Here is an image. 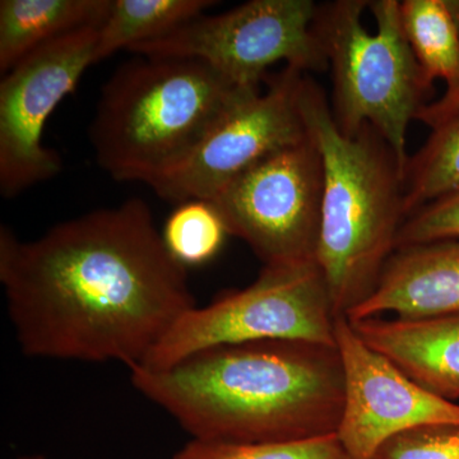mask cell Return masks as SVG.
<instances>
[{
    "label": "cell",
    "mask_w": 459,
    "mask_h": 459,
    "mask_svg": "<svg viewBox=\"0 0 459 459\" xmlns=\"http://www.w3.org/2000/svg\"><path fill=\"white\" fill-rule=\"evenodd\" d=\"M377 459H459V425L411 429L391 437Z\"/></svg>",
    "instance_id": "44dd1931"
},
{
    "label": "cell",
    "mask_w": 459,
    "mask_h": 459,
    "mask_svg": "<svg viewBox=\"0 0 459 459\" xmlns=\"http://www.w3.org/2000/svg\"><path fill=\"white\" fill-rule=\"evenodd\" d=\"M101 26L86 27L51 41L3 74L0 193L5 199L53 179L62 170V159L44 146L42 133L57 105L95 65Z\"/></svg>",
    "instance_id": "9c48e42d"
},
{
    "label": "cell",
    "mask_w": 459,
    "mask_h": 459,
    "mask_svg": "<svg viewBox=\"0 0 459 459\" xmlns=\"http://www.w3.org/2000/svg\"><path fill=\"white\" fill-rule=\"evenodd\" d=\"M132 385L192 439L258 444L336 434L344 376L337 346L301 340L220 344L164 370L134 368Z\"/></svg>",
    "instance_id": "7a4b0ae2"
},
{
    "label": "cell",
    "mask_w": 459,
    "mask_h": 459,
    "mask_svg": "<svg viewBox=\"0 0 459 459\" xmlns=\"http://www.w3.org/2000/svg\"><path fill=\"white\" fill-rule=\"evenodd\" d=\"M342 360L344 402L337 437L350 459H377L395 435L429 425L458 424L459 404L416 385L358 336L346 316L334 325Z\"/></svg>",
    "instance_id": "8fae6325"
},
{
    "label": "cell",
    "mask_w": 459,
    "mask_h": 459,
    "mask_svg": "<svg viewBox=\"0 0 459 459\" xmlns=\"http://www.w3.org/2000/svg\"><path fill=\"white\" fill-rule=\"evenodd\" d=\"M195 59L138 56L111 74L90 126L96 161L114 180L155 183L183 164L247 96Z\"/></svg>",
    "instance_id": "277c9868"
},
{
    "label": "cell",
    "mask_w": 459,
    "mask_h": 459,
    "mask_svg": "<svg viewBox=\"0 0 459 459\" xmlns=\"http://www.w3.org/2000/svg\"><path fill=\"white\" fill-rule=\"evenodd\" d=\"M459 189V113L433 128L430 137L404 169L406 219L437 199Z\"/></svg>",
    "instance_id": "e0dca14e"
},
{
    "label": "cell",
    "mask_w": 459,
    "mask_h": 459,
    "mask_svg": "<svg viewBox=\"0 0 459 459\" xmlns=\"http://www.w3.org/2000/svg\"><path fill=\"white\" fill-rule=\"evenodd\" d=\"M404 35L430 82L443 80V98L422 108L418 120L431 129L459 113V23L451 0H402Z\"/></svg>",
    "instance_id": "5bb4252c"
},
{
    "label": "cell",
    "mask_w": 459,
    "mask_h": 459,
    "mask_svg": "<svg viewBox=\"0 0 459 459\" xmlns=\"http://www.w3.org/2000/svg\"><path fill=\"white\" fill-rule=\"evenodd\" d=\"M20 459H45L42 455H27V457H22Z\"/></svg>",
    "instance_id": "603a6c76"
},
{
    "label": "cell",
    "mask_w": 459,
    "mask_h": 459,
    "mask_svg": "<svg viewBox=\"0 0 459 459\" xmlns=\"http://www.w3.org/2000/svg\"><path fill=\"white\" fill-rule=\"evenodd\" d=\"M331 295L316 261L263 267L258 279L186 313L141 365L164 370L192 353L261 340H301L336 346Z\"/></svg>",
    "instance_id": "8992f818"
},
{
    "label": "cell",
    "mask_w": 459,
    "mask_h": 459,
    "mask_svg": "<svg viewBox=\"0 0 459 459\" xmlns=\"http://www.w3.org/2000/svg\"><path fill=\"white\" fill-rule=\"evenodd\" d=\"M328 71L331 111L346 135L365 126L394 151L406 169L407 131L430 104L434 83L413 56L398 0H333L320 3L313 22Z\"/></svg>",
    "instance_id": "5b68a950"
},
{
    "label": "cell",
    "mask_w": 459,
    "mask_h": 459,
    "mask_svg": "<svg viewBox=\"0 0 459 459\" xmlns=\"http://www.w3.org/2000/svg\"><path fill=\"white\" fill-rule=\"evenodd\" d=\"M451 4L459 23V0H451Z\"/></svg>",
    "instance_id": "7402d4cb"
},
{
    "label": "cell",
    "mask_w": 459,
    "mask_h": 459,
    "mask_svg": "<svg viewBox=\"0 0 459 459\" xmlns=\"http://www.w3.org/2000/svg\"><path fill=\"white\" fill-rule=\"evenodd\" d=\"M322 199V156L307 134L252 166L208 202L228 234L246 241L263 267H280L316 261Z\"/></svg>",
    "instance_id": "ba28073f"
},
{
    "label": "cell",
    "mask_w": 459,
    "mask_h": 459,
    "mask_svg": "<svg viewBox=\"0 0 459 459\" xmlns=\"http://www.w3.org/2000/svg\"><path fill=\"white\" fill-rule=\"evenodd\" d=\"M368 346L435 395L459 400V313L429 318L350 320Z\"/></svg>",
    "instance_id": "4fadbf2b"
},
{
    "label": "cell",
    "mask_w": 459,
    "mask_h": 459,
    "mask_svg": "<svg viewBox=\"0 0 459 459\" xmlns=\"http://www.w3.org/2000/svg\"><path fill=\"white\" fill-rule=\"evenodd\" d=\"M226 235L221 216L208 201L181 204L162 231L169 252L186 268L211 261L221 249Z\"/></svg>",
    "instance_id": "ac0fdd59"
},
{
    "label": "cell",
    "mask_w": 459,
    "mask_h": 459,
    "mask_svg": "<svg viewBox=\"0 0 459 459\" xmlns=\"http://www.w3.org/2000/svg\"><path fill=\"white\" fill-rule=\"evenodd\" d=\"M214 4L212 0H111L107 21L100 27L95 62L162 38L204 16Z\"/></svg>",
    "instance_id": "2e32d148"
},
{
    "label": "cell",
    "mask_w": 459,
    "mask_h": 459,
    "mask_svg": "<svg viewBox=\"0 0 459 459\" xmlns=\"http://www.w3.org/2000/svg\"><path fill=\"white\" fill-rule=\"evenodd\" d=\"M110 7L111 0H2V75L51 41L86 27L104 25Z\"/></svg>",
    "instance_id": "9a60e30c"
},
{
    "label": "cell",
    "mask_w": 459,
    "mask_h": 459,
    "mask_svg": "<svg viewBox=\"0 0 459 459\" xmlns=\"http://www.w3.org/2000/svg\"><path fill=\"white\" fill-rule=\"evenodd\" d=\"M443 240H459V189L410 214L402 223L395 249Z\"/></svg>",
    "instance_id": "ffe728a7"
},
{
    "label": "cell",
    "mask_w": 459,
    "mask_h": 459,
    "mask_svg": "<svg viewBox=\"0 0 459 459\" xmlns=\"http://www.w3.org/2000/svg\"><path fill=\"white\" fill-rule=\"evenodd\" d=\"M316 7L312 0H250L129 51L201 60L240 89L259 91L268 68L279 62L307 74L328 71L313 29Z\"/></svg>",
    "instance_id": "52a82bcc"
},
{
    "label": "cell",
    "mask_w": 459,
    "mask_h": 459,
    "mask_svg": "<svg viewBox=\"0 0 459 459\" xmlns=\"http://www.w3.org/2000/svg\"><path fill=\"white\" fill-rule=\"evenodd\" d=\"M305 126L323 162L318 263L334 316H349L379 282L406 220L403 177L394 151L370 126L338 129L325 91L305 74L299 92Z\"/></svg>",
    "instance_id": "3957f363"
},
{
    "label": "cell",
    "mask_w": 459,
    "mask_h": 459,
    "mask_svg": "<svg viewBox=\"0 0 459 459\" xmlns=\"http://www.w3.org/2000/svg\"><path fill=\"white\" fill-rule=\"evenodd\" d=\"M174 459H350L336 434L295 442L230 444L192 439Z\"/></svg>",
    "instance_id": "d6986e66"
},
{
    "label": "cell",
    "mask_w": 459,
    "mask_h": 459,
    "mask_svg": "<svg viewBox=\"0 0 459 459\" xmlns=\"http://www.w3.org/2000/svg\"><path fill=\"white\" fill-rule=\"evenodd\" d=\"M304 72L285 66L265 92L247 96L208 132L183 162L151 184L174 204L211 201L265 157L307 137L299 92Z\"/></svg>",
    "instance_id": "30bf717a"
},
{
    "label": "cell",
    "mask_w": 459,
    "mask_h": 459,
    "mask_svg": "<svg viewBox=\"0 0 459 459\" xmlns=\"http://www.w3.org/2000/svg\"><path fill=\"white\" fill-rule=\"evenodd\" d=\"M389 312L400 318L459 313V240L395 249L373 294L347 319Z\"/></svg>",
    "instance_id": "7c38bea8"
},
{
    "label": "cell",
    "mask_w": 459,
    "mask_h": 459,
    "mask_svg": "<svg viewBox=\"0 0 459 459\" xmlns=\"http://www.w3.org/2000/svg\"><path fill=\"white\" fill-rule=\"evenodd\" d=\"M0 282L29 358L141 367L197 307L150 205L131 198L35 240L0 230Z\"/></svg>",
    "instance_id": "6da1fadb"
}]
</instances>
